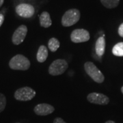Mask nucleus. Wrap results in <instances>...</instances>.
Masks as SVG:
<instances>
[{
  "mask_svg": "<svg viewBox=\"0 0 123 123\" xmlns=\"http://www.w3.org/2000/svg\"><path fill=\"white\" fill-rule=\"evenodd\" d=\"M30 62L24 55L18 54L14 56L9 62L10 68L17 70H26L30 67Z\"/></svg>",
  "mask_w": 123,
  "mask_h": 123,
  "instance_id": "f257e3e1",
  "label": "nucleus"
},
{
  "mask_svg": "<svg viewBox=\"0 0 123 123\" xmlns=\"http://www.w3.org/2000/svg\"><path fill=\"white\" fill-rule=\"evenodd\" d=\"M84 69L86 70V73L88 74L92 80L98 84H101L104 81L105 77L101 71L94 64L91 62H87L84 64Z\"/></svg>",
  "mask_w": 123,
  "mask_h": 123,
  "instance_id": "f03ea898",
  "label": "nucleus"
},
{
  "mask_svg": "<svg viewBox=\"0 0 123 123\" xmlns=\"http://www.w3.org/2000/svg\"><path fill=\"white\" fill-rule=\"evenodd\" d=\"M80 15V12L77 9L67 10L62 18V25L64 27H70L75 25L79 21Z\"/></svg>",
  "mask_w": 123,
  "mask_h": 123,
  "instance_id": "7ed1b4c3",
  "label": "nucleus"
},
{
  "mask_svg": "<svg viewBox=\"0 0 123 123\" xmlns=\"http://www.w3.org/2000/svg\"><path fill=\"white\" fill-rule=\"evenodd\" d=\"M68 67V64L65 60L57 59L53 61L49 68V73L52 76L63 74Z\"/></svg>",
  "mask_w": 123,
  "mask_h": 123,
  "instance_id": "20e7f679",
  "label": "nucleus"
},
{
  "mask_svg": "<svg viewBox=\"0 0 123 123\" xmlns=\"http://www.w3.org/2000/svg\"><path fill=\"white\" fill-rule=\"evenodd\" d=\"M35 96L36 91L30 87H23L14 92V98L18 101H30Z\"/></svg>",
  "mask_w": 123,
  "mask_h": 123,
  "instance_id": "39448f33",
  "label": "nucleus"
},
{
  "mask_svg": "<svg viewBox=\"0 0 123 123\" xmlns=\"http://www.w3.org/2000/svg\"><path fill=\"white\" fill-rule=\"evenodd\" d=\"M90 36L88 31L84 29H76L70 34V39L75 43L87 42L90 40Z\"/></svg>",
  "mask_w": 123,
  "mask_h": 123,
  "instance_id": "423d86ee",
  "label": "nucleus"
},
{
  "mask_svg": "<svg viewBox=\"0 0 123 123\" xmlns=\"http://www.w3.org/2000/svg\"><path fill=\"white\" fill-rule=\"evenodd\" d=\"M15 10L18 15L23 18H30L35 13L34 7L29 4H21L18 5Z\"/></svg>",
  "mask_w": 123,
  "mask_h": 123,
  "instance_id": "0eeeda50",
  "label": "nucleus"
},
{
  "mask_svg": "<svg viewBox=\"0 0 123 123\" xmlns=\"http://www.w3.org/2000/svg\"><path fill=\"white\" fill-rule=\"evenodd\" d=\"M87 99L91 103L101 105H107L110 102V98L107 96L98 92L90 93L87 97Z\"/></svg>",
  "mask_w": 123,
  "mask_h": 123,
  "instance_id": "6e6552de",
  "label": "nucleus"
},
{
  "mask_svg": "<svg viewBox=\"0 0 123 123\" xmlns=\"http://www.w3.org/2000/svg\"><path fill=\"white\" fill-rule=\"evenodd\" d=\"M27 33V28L25 25H21L18 27L16 30L14 31L12 38V41L14 44H20L22 43L25 38Z\"/></svg>",
  "mask_w": 123,
  "mask_h": 123,
  "instance_id": "1a4fd4ad",
  "label": "nucleus"
},
{
  "mask_svg": "<svg viewBox=\"0 0 123 123\" xmlns=\"http://www.w3.org/2000/svg\"><path fill=\"white\" fill-rule=\"evenodd\" d=\"M54 110V107L47 103L38 104L34 109L35 114L38 116H47L52 114Z\"/></svg>",
  "mask_w": 123,
  "mask_h": 123,
  "instance_id": "9d476101",
  "label": "nucleus"
},
{
  "mask_svg": "<svg viewBox=\"0 0 123 123\" xmlns=\"http://www.w3.org/2000/svg\"><path fill=\"white\" fill-rule=\"evenodd\" d=\"M96 53L98 56L101 57L105 53V40L103 36H101L97 39L95 44Z\"/></svg>",
  "mask_w": 123,
  "mask_h": 123,
  "instance_id": "9b49d317",
  "label": "nucleus"
},
{
  "mask_svg": "<svg viewBox=\"0 0 123 123\" xmlns=\"http://www.w3.org/2000/svg\"><path fill=\"white\" fill-rule=\"evenodd\" d=\"M40 26L47 28L51 25L52 21L50 17V14L47 12H43L40 15Z\"/></svg>",
  "mask_w": 123,
  "mask_h": 123,
  "instance_id": "f8f14e48",
  "label": "nucleus"
},
{
  "mask_svg": "<svg viewBox=\"0 0 123 123\" xmlns=\"http://www.w3.org/2000/svg\"><path fill=\"white\" fill-rule=\"evenodd\" d=\"M48 57V49L44 46V45H41L40 46L38 52L36 54V59L38 62L40 63L44 62L46 61L47 58Z\"/></svg>",
  "mask_w": 123,
  "mask_h": 123,
  "instance_id": "ddd939ff",
  "label": "nucleus"
},
{
  "mask_svg": "<svg viewBox=\"0 0 123 123\" xmlns=\"http://www.w3.org/2000/svg\"><path fill=\"white\" fill-rule=\"evenodd\" d=\"M60 46V41L57 38H51V39L49 40L48 47L49 49L51 51H52V52L56 51L57 49H59Z\"/></svg>",
  "mask_w": 123,
  "mask_h": 123,
  "instance_id": "4468645a",
  "label": "nucleus"
},
{
  "mask_svg": "<svg viewBox=\"0 0 123 123\" xmlns=\"http://www.w3.org/2000/svg\"><path fill=\"white\" fill-rule=\"evenodd\" d=\"M112 53L116 56L123 57V43L120 42L116 44L112 49Z\"/></svg>",
  "mask_w": 123,
  "mask_h": 123,
  "instance_id": "2eb2a0df",
  "label": "nucleus"
},
{
  "mask_svg": "<svg viewBox=\"0 0 123 123\" xmlns=\"http://www.w3.org/2000/svg\"><path fill=\"white\" fill-rule=\"evenodd\" d=\"M101 2L107 8H114L118 6L120 0H101Z\"/></svg>",
  "mask_w": 123,
  "mask_h": 123,
  "instance_id": "dca6fc26",
  "label": "nucleus"
},
{
  "mask_svg": "<svg viewBox=\"0 0 123 123\" xmlns=\"http://www.w3.org/2000/svg\"><path fill=\"white\" fill-rule=\"evenodd\" d=\"M6 105V98L3 94L0 93V113L4 110Z\"/></svg>",
  "mask_w": 123,
  "mask_h": 123,
  "instance_id": "f3484780",
  "label": "nucleus"
},
{
  "mask_svg": "<svg viewBox=\"0 0 123 123\" xmlns=\"http://www.w3.org/2000/svg\"><path fill=\"white\" fill-rule=\"evenodd\" d=\"M53 123H66L64 120L61 118H55L53 120Z\"/></svg>",
  "mask_w": 123,
  "mask_h": 123,
  "instance_id": "a211bd4d",
  "label": "nucleus"
},
{
  "mask_svg": "<svg viewBox=\"0 0 123 123\" xmlns=\"http://www.w3.org/2000/svg\"><path fill=\"white\" fill-rule=\"evenodd\" d=\"M118 34L123 38V23L118 27Z\"/></svg>",
  "mask_w": 123,
  "mask_h": 123,
  "instance_id": "6ab92c4d",
  "label": "nucleus"
},
{
  "mask_svg": "<svg viewBox=\"0 0 123 123\" xmlns=\"http://www.w3.org/2000/svg\"><path fill=\"white\" fill-rule=\"evenodd\" d=\"M4 21V16L2 14H0V27L3 24Z\"/></svg>",
  "mask_w": 123,
  "mask_h": 123,
  "instance_id": "aec40b11",
  "label": "nucleus"
},
{
  "mask_svg": "<svg viewBox=\"0 0 123 123\" xmlns=\"http://www.w3.org/2000/svg\"><path fill=\"white\" fill-rule=\"evenodd\" d=\"M105 123H116L114 122L113 120H107V121H106Z\"/></svg>",
  "mask_w": 123,
  "mask_h": 123,
  "instance_id": "412c9836",
  "label": "nucleus"
},
{
  "mask_svg": "<svg viewBox=\"0 0 123 123\" xmlns=\"http://www.w3.org/2000/svg\"><path fill=\"white\" fill-rule=\"evenodd\" d=\"M3 2H4V0H0V7L2 5V4H3Z\"/></svg>",
  "mask_w": 123,
  "mask_h": 123,
  "instance_id": "4be33fe9",
  "label": "nucleus"
},
{
  "mask_svg": "<svg viewBox=\"0 0 123 123\" xmlns=\"http://www.w3.org/2000/svg\"><path fill=\"white\" fill-rule=\"evenodd\" d=\"M121 92H122V93L123 94V86L121 88Z\"/></svg>",
  "mask_w": 123,
  "mask_h": 123,
  "instance_id": "5701e85b",
  "label": "nucleus"
},
{
  "mask_svg": "<svg viewBox=\"0 0 123 123\" xmlns=\"http://www.w3.org/2000/svg\"></svg>",
  "mask_w": 123,
  "mask_h": 123,
  "instance_id": "b1692460",
  "label": "nucleus"
}]
</instances>
